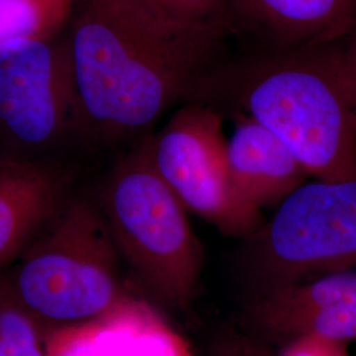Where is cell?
<instances>
[{"mask_svg": "<svg viewBox=\"0 0 356 356\" xmlns=\"http://www.w3.org/2000/svg\"><path fill=\"white\" fill-rule=\"evenodd\" d=\"M210 356H273L267 343L247 332H231L222 337L211 350Z\"/></svg>", "mask_w": 356, "mask_h": 356, "instance_id": "17", "label": "cell"}, {"mask_svg": "<svg viewBox=\"0 0 356 356\" xmlns=\"http://www.w3.org/2000/svg\"><path fill=\"white\" fill-rule=\"evenodd\" d=\"M91 143L152 127L219 64L226 38L168 31L104 0H76L65 29Z\"/></svg>", "mask_w": 356, "mask_h": 356, "instance_id": "1", "label": "cell"}, {"mask_svg": "<svg viewBox=\"0 0 356 356\" xmlns=\"http://www.w3.org/2000/svg\"><path fill=\"white\" fill-rule=\"evenodd\" d=\"M98 207L122 261L153 300L185 310L198 291L204 248L186 209L153 164L144 139L103 181Z\"/></svg>", "mask_w": 356, "mask_h": 356, "instance_id": "4", "label": "cell"}, {"mask_svg": "<svg viewBox=\"0 0 356 356\" xmlns=\"http://www.w3.org/2000/svg\"><path fill=\"white\" fill-rule=\"evenodd\" d=\"M168 31L229 38L238 32L231 0H104Z\"/></svg>", "mask_w": 356, "mask_h": 356, "instance_id": "13", "label": "cell"}, {"mask_svg": "<svg viewBox=\"0 0 356 356\" xmlns=\"http://www.w3.org/2000/svg\"><path fill=\"white\" fill-rule=\"evenodd\" d=\"M73 182L65 163L0 153V275L72 198Z\"/></svg>", "mask_w": 356, "mask_h": 356, "instance_id": "10", "label": "cell"}, {"mask_svg": "<svg viewBox=\"0 0 356 356\" xmlns=\"http://www.w3.org/2000/svg\"><path fill=\"white\" fill-rule=\"evenodd\" d=\"M234 189L256 210L280 204L310 177L289 147L268 128L243 114L227 140Z\"/></svg>", "mask_w": 356, "mask_h": 356, "instance_id": "12", "label": "cell"}, {"mask_svg": "<svg viewBox=\"0 0 356 356\" xmlns=\"http://www.w3.org/2000/svg\"><path fill=\"white\" fill-rule=\"evenodd\" d=\"M0 356H47L44 329L0 275Z\"/></svg>", "mask_w": 356, "mask_h": 356, "instance_id": "15", "label": "cell"}, {"mask_svg": "<svg viewBox=\"0 0 356 356\" xmlns=\"http://www.w3.org/2000/svg\"><path fill=\"white\" fill-rule=\"evenodd\" d=\"M47 356H195L144 296L99 318L44 329Z\"/></svg>", "mask_w": 356, "mask_h": 356, "instance_id": "9", "label": "cell"}, {"mask_svg": "<svg viewBox=\"0 0 356 356\" xmlns=\"http://www.w3.org/2000/svg\"><path fill=\"white\" fill-rule=\"evenodd\" d=\"M238 31L261 36L270 49L342 41L356 29V0H231Z\"/></svg>", "mask_w": 356, "mask_h": 356, "instance_id": "11", "label": "cell"}, {"mask_svg": "<svg viewBox=\"0 0 356 356\" xmlns=\"http://www.w3.org/2000/svg\"><path fill=\"white\" fill-rule=\"evenodd\" d=\"M159 175L179 202L222 234L244 239L263 223L261 211L232 186L223 118L216 107L186 102L151 138Z\"/></svg>", "mask_w": 356, "mask_h": 356, "instance_id": "7", "label": "cell"}, {"mask_svg": "<svg viewBox=\"0 0 356 356\" xmlns=\"http://www.w3.org/2000/svg\"><path fill=\"white\" fill-rule=\"evenodd\" d=\"M243 241L245 297L356 267V178L302 184Z\"/></svg>", "mask_w": 356, "mask_h": 356, "instance_id": "5", "label": "cell"}, {"mask_svg": "<svg viewBox=\"0 0 356 356\" xmlns=\"http://www.w3.org/2000/svg\"><path fill=\"white\" fill-rule=\"evenodd\" d=\"M74 141L91 143L66 32L0 48V153L64 163Z\"/></svg>", "mask_w": 356, "mask_h": 356, "instance_id": "6", "label": "cell"}, {"mask_svg": "<svg viewBox=\"0 0 356 356\" xmlns=\"http://www.w3.org/2000/svg\"><path fill=\"white\" fill-rule=\"evenodd\" d=\"M342 64L356 118V29L342 40Z\"/></svg>", "mask_w": 356, "mask_h": 356, "instance_id": "18", "label": "cell"}, {"mask_svg": "<svg viewBox=\"0 0 356 356\" xmlns=\"http://www.w3.org/2000/svg\"><path fill=\"white\" fill-rule=\"evenodd\" d=\"M277 356H353L348 343L314 334H306L281 344Z\"/></svg>", "mask_w": 356, "mask_h": 356, "instance_id": "16", "label": "cell"}, {"mask_svg": "<svg viewBox=\"0 0 356 356\" xmlns=\"http://www.w3.org/2000/svg\"><path fill=\"white\" fill-rule=\"evenodd\" d=\"M97 201L73 194L3 275L42 329L99 318L134 294Z\"/></svg>", "mask_w": 356, "mask_h": 356, "instance_id": "3", "label": "cell"}, {"mask_svg": "<svg viewBox=\"0 0 356 356\" xmlns=\"http://www.w3.org/2000/svg\"><path fill=\"white\" fill-rule=\"evenodd\" d=\"M245 332L267 344L314 334L356 341V267L319 275L245 297Z\"/></svg>", "mask_w": 356, "mask_h": 356, "instance_id": "8", "label": "cell"}, {"mask_svg": "<svg viewBox=\"0 0 356 356\" xmlns=\"http://www.w3.org/2000/svg\"><path fill=\"white\" fill-rule=\"evenodd\" d=\"M76 0H0V48L63 33Z\"/></svg>", "mask_w": 356, "mask_h": 356, "instance_id": "14", "label": "cell"}, {"mask_svg": "<svg viewBox=\"0 0 356 356\" xmlns=\"http://www.w3.org/2000/svg\"><path fill=\"white\" fill-rule=\"evenodd\" d=\"M284 141L310 177L356 178V118L344 76L342 41L269 49L241 63L216 64L186 102L214 95Z\"/></svg>", "mask_w": 356, "mask_h": 356, "instance_id": "2", "label": "cell"}]
</instances>
